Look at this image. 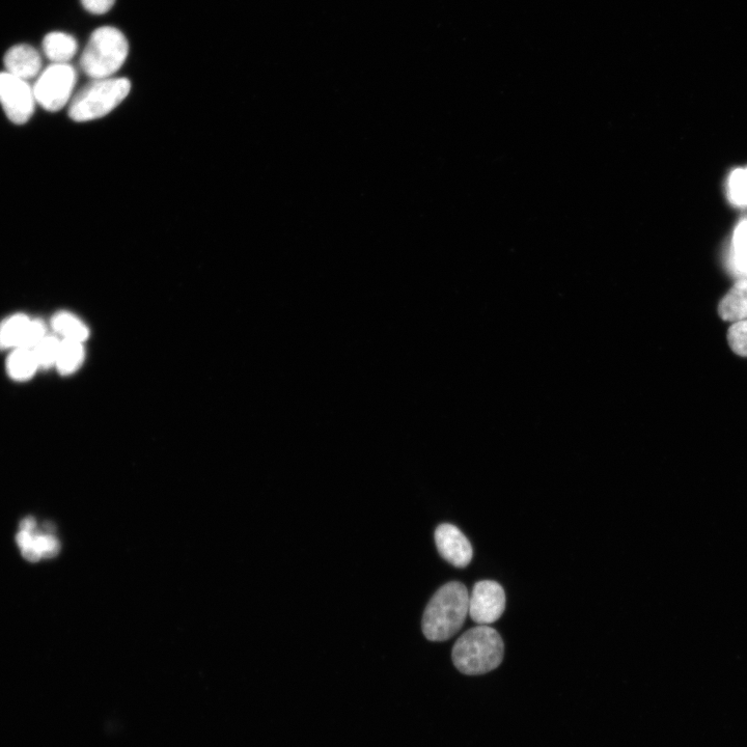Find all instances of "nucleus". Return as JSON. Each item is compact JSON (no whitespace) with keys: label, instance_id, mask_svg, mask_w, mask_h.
Here are the masks:
<instances>
[{"label":"nucleus","instance_id":"39448f33","mask_svg":"<svg viewBox=\"0 0 747 747\" xmlns=\"http://www.w3.org/2000/svg\"><path fill=\"white\" fill-rule=\"evenodd\" d=\"M77 81L76 70L70 64H51L37 77L34 93L37 104L49 113L60 112L73 98Z\"/></svg>","mask_w":747,"mask_h":747},{"label":"nucleus","instance_id":"6e6552de","mask_svg":"<svg viewBox=\"0 0 747 747\" xmlns=\"http://www.w3.org/2000/svg\"><path fill=\"white\" fill-rule=\"evenodd\" d=\"M435 543L440 556L457 568H465L473 560L472 544L455 525L440 524L435 531Z\"/></svg>","mask_w":747,"mask_h":747},{"label":"nucleus","instance_id":"9d476101","mask_svg":"<svg viewBox=\"0 0 747 747\" xmlns=\"http://www.w3.org/2000/svg\"><path fill=\"white\" fill-rule=\"evenodd\" d=\"M42 47L45 57L52 64H69L78 50V43L69 34L53 32L45 36Z\"/></svg>","mask_w":747,"mask_h":747},{"label":"nucleus","instance_id":"f03ea898","mask_svg":"<svg viewBox=\"0 0 747 747\" xmlns=\"http://www.w3.org/2000/svg\"><path fill=\"white\" fill-rule=\"evenodd\" d=\"M469 610L467 588L452 581L431 598L423 616V632L431 642H446L462 628Z\"/></svg>","mask_w":747,"mask_h":747},{"label":"nucleus","instance_id":"1a4fd4ad","mask_svg":"<svg viewBox=\"0 0 747 747\" xmlns=\"http://www.w3.org/2000/svg\"><path fill=\"white\" fill-rule=\"evenodd\" d=\"M6 71L26 81L37 78L43 71V61L39 51L31 45L18 44L5 54Z\"/></svg>","mask_w":747,"mask_h":747},{"label":"nucleus","instance_id":"f3484780","mask_svg":"<svg viewBox=\"0 0 747 747\" xmlns=\"http://www.w3.org/2000/svg\"><path fill=\"white\" fill-rule=\"evenodd\" d=\"M727 197L737 208H747V168L734 170L726 183Z\"/></svg>","mask_w":747,"mask_h":747},{"label":"nucleus","instance_id":"b1692460","mask_svg":"<svg viewBox=\"0 0 747 747\" xmlns=\"http://www.w3.org/2000/svg\"><path fill=\"white\" fill-rule=\"evenodd\" d=\"M33 541L34 537L32 533L21 531L17 536V543L21 548L32 545Z\"/></svg>","mask_w":747,"mask_h":747},{"label":"nucleus","instance_id":"dca6fc26","mask_svg":"<svg viewBox=\"0 0 747 747\" xmlns=\"http://www.w3.org/2000/svg\"><path fill=\"white\" fill-rule=\"evenodd\" d=\"M85 356L86 353L83 343L62 340L55 368H57L62 375H71L82 366L83 361H85Z\"/></svg>","mask_w":747,"mask_h":747},{"label":"nucleus","instance_id":"393cba45","mask_svg":"<svg viewBox=\"0 0 747 747\" xmlns=\"http://www.w3.org/2000/svg\"><path fill=\"white\" fill-rule=\"evenodd\" d=\"M36 528V520L33 517L25 518L20 523L22 532L33 533Z\"/></svg>","mask_w":747,"mask_h":747},{"label":"nucleus","instance_id":"6ab92c4d","mask_svg":"<svg viewBox=\"0 0 747 747\" xmlns=\"http://www.w3.org/2000/svg\"><path fill=\"white\" fill-rule=\"evenodd\" d=\"M728 341L732 350L747 357V320L735 322L729 330Z\"/></svg>","mask_w":747,"mask_h":747},{"label":"nucleus","instance_id":"423d86ee","mask_svg":"<svg viewBox=\"0 0 747 747\" xmlns=\"http://www.w3.org/2000/svg\"><path fill=\"white\" fill-rule=\"evenodd\" d=\"M0 104L8 119L16 125L29 122L36 109V97L29 81L0 72Z\"/></svg>","mask_w":747,"mask_h":747},{"label":"nucleus","instance_id":"0eeeda50","mask_svg":"<svg viewBox=\"0 0 747 747\" xmlns=\"http://www.w3.org/2000/svg\"><path fill=\"white\" fill-rule=\"evenodd\" d=\"M506 610L504 588L493 580L479 581L469 596L468 614L479 625H490L500 619Z\"/></svg>","mask_w":747,"mask_h":747},{"label":"nucleus","instance_id":"aec40b11","mask_svg":"<svg viewBox=\"0 0 747 747\" xmlns=\"http://www.w3.org/2000/svg\"><path fill=\"white\" fill-rule=\"evenodd\" d=\"M46 336L47 328L45 323L40 319H32L19 348L33 350Z\"/></svg>","mask_w":747,"mask_h":747},{"label":"nucleus","instance_id":"5701e85b","mask_svg":"<svg viewBox=\"0 0 747 747\" xmlns=\"http://www.w3.org/2000/svg\"><path fill=\"white\" fill-rule=\"evenodd\" d=\"M22 555L27 561L33 563L38 562L42 558L41 552L34 544L22 548Z\"/></svg>","mask_w":747,"mask_h":747},{"label":"nucleus","instance_id":"9b49d317","mask_svg":"<svg viewBox=\"0 0 747 747\" xmlns=\"http://www.w3.org/2000/svg\"><path fill=\"white\" fill-rule=\"evenodd\" d=\"M718 313L726 321L747 320V279H741L723 298Z\"/></svg>","mask_w":747,"mask_h":747},{"label":"nucleus","instance_id":"f257e3e1","mask_svg":"<svg viewBox=\"0 0 747 747\" xmlns=\"http://www.w3.org/2000/svg\"><path fill=\"white\" fill-rule=\"evenodd\" d=\"M505 645L502 636L489 625H479L463 633L454 645L456 669L467 676L490 673L501 666Z\"/></svg>","mask_w":747,"mask_h":747},{"label":"nucleus","instance_id":"4be33fe9","mask_svg":"<svg viewBox=\"0 0 747 747\" xmlns=\"http://www.w3.org/2000/svg\"><path fill=\"white\" fill-rule=\"evenodd\" d=\"M83 8L94 15H103L112 10L116 0H81Z\"/></svg>","mask_w":747,"mask_h":747},{"label":"nucleus","instance_id":"f8f14e48","mask_svg":"<svg viewBox=\"0 0 747 747\" xmlns=\"http://www.w3.org/2000/svg\"><path fill=\"white\" fill-rule=\"evenodd\" d=\"M39 369L36 356L31 349H13L8 358V374L15 381L30 380Z\"/></svg>","mask_w":747,"mask_h":747},{"label":"nucleus","instance_id":"412c9836","mask_svg":"<svg viewBox=\"0 0 747 747\" xmlns=\"http://www.w3.org/2000/svg\"><path fill=\"white\" fill-rule=\"evenodd\" d=\"M33 544L41 552L42 558H53L60 551V543L57 538L50 535L33 534Z\"/></svg>","mask_w":747,"mask_h":747},{"label":"nucleus","instance_id":"7ed1b4c3","mask_svg":"<svg viewBox=\"0 0 747 747\" xmlns=\"http://www.w3.org/2000/svg\"><path fill=\"white\" fill-rule=\"evenodd\" d=\"M131 82L127 78L92 80L73 96L69 117L77 123L101 119L112 113L129 95Z\"/></svg>","mask_w":747,"mask_h":747},{"label":"nucleus","instance_id":"4468645a","mask_svg":"<svg viewBox=\"0 0 747 747\" xmlns=\"http://www.w3.org/2000/svg\"><path fill=\"white\" fill-rule=\"evenodd\" d=\"M51 326L63 340L85 342L90 336V330L79 318L69 312H60L51 320Z\"/></svg>","mask_w":747,"mask_h":747},{"label":"nucleus","instance_id":"ddd939ff","mask_svg":"<svg viewBox=\"0 0 747 747\" xmlns=\"http://www.w3.org/2000/svg\"><path fill=\"white\" fill-rule=\"evenodd\" d=\"M31 321L26 315L17 314L0 324V350L19 348Z\"/></svg>","mask_w":747,"mask_h":747},{"label":"nucleus","instance_id":"20e7f679","mask_svg":"<svg viewBox=\"0 0 747 747\" xmlns=\"http://www.w3.org/2000/svg\"><path fill=\"white\" fill-rule=\"evenodd\" d=\"M129 53L125 35L116 27H99L81 55L80 67L93 80L110 78L124 65Z\"/></svg>","mask_w":747,"mask_h":747},{"label":"nucleus","instance_id":"a211bd4d","mask_svg":"<svg viewBox=\"0 0 747 747\" xmlns=\"http://www.w3.org/2000/svg\"><path fill=\"white\" fill-rule=\"evenodd\" d=\"M61 340L54 336H46L34 349L40 369L47 370L57 365Z\"/></svg>","mask_w":747,"mask_h":747},{"label":"nucleus","instance_id":"2eb2a0df","mask_svg":"<svg viewBox=\"0 0 747 747\" xmlns=\"http://www.w3.org/2000/svg\"><path fill=\"white\" fill-rule=\"evenodd\" d=\"M729 262L734 273L747 279V219L741 220L734 230Z\"/></svg>","mask_w":747,"mask_h":747}]
</instances>
